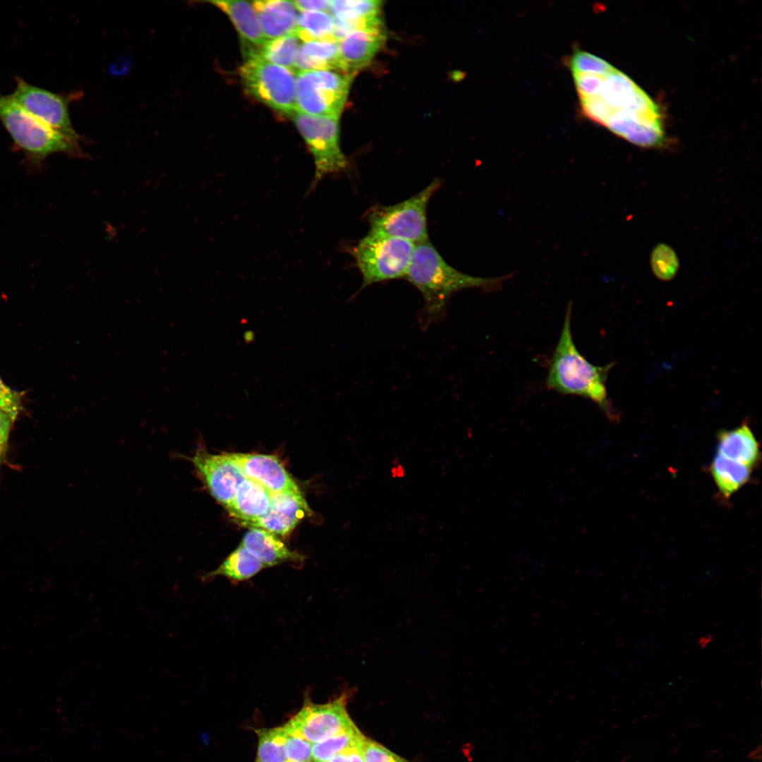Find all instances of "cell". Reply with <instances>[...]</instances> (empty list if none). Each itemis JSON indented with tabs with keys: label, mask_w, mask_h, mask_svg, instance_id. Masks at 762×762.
<instances>
[{
	"label": "cell",
	"mask_w": 762,
	"mask_h": 762,
	"mask_svg": "<svg viewBox=\"0 0 762 762\" xmlns=\"http://www.w3.org/2000/svg\"><path fill=\"white\" fill-rule=\"evenodd\" d=\"M513 276L510 273L485 278L464 273L449 265L428 239L415 246L405 278L423 297L420 322L425 328L445 316L448 302L454 294L468 289L497 291Z\"/></svg>",
	"instance_id": "obj_1"
},
{
	"label": "cell",
	"mask_w": 762,
	"mask_h": 762,
	"mask_svg": "<svg viewBox=\"0 0 762 762\" xmlns=\"http://www.w3.org/2000/svg\"><path fill=\"white\" fill-rule=\"evenodd\" d=\"M572 301L568 304L561 334L549 363L546 386L564 395H575L596 404L610 418L617 413L608 398L606 381L615 363L600 366L591 363L574 344L571 327Z\"/></svg>",
	"instance_id": "obj_2"
},
{
	"label": "cell",
	"mask_w": 762,
	"mask_h": 762,
	"mask_svg": "<svg viewBox=\"0 0 762 762\" xmlns=\"http://www.w3.org/2000/svg\"><path fill=\"white\" fill-rule=\"evenodd\" d=\"M0 120L30 164L40 165L51 155L80 152L78 140L54 131L29 114L10 95L0 94Z\"/></svg>",
	"instance_id": "obj_3"
},
{
	"label": "cell",
	"mask_w": 762,
	"mask_h": 762,
	"mask_svg": "<svg viewBox=\"0 0 762 762\" xmlns=\"http://www.w3.org/2000/svg\"><path fill=\"white\" fill-rule=\"evenodd\" d=\"M415 246L403 238L368 233L351 248L362 276L361 288L406 277Z\"/></svg>",
	"instance_id": "obj_4"
},
{
	"label": "cell",
	"mask_w": 762,
	"mask_h": 762,
	"mask_svg": "<svg viewBox=\"0 0 762 762\" xmlns=\"http://www.w3.org/2000/svg\"><path fill=\"white\" fill-rule=\"evenodd\" d=\"M440 186L435 179L412 197L394 205H377L367 211L368 233L407 240L415 245L428 240L427 209Z\"/></svg>",
	"instance_id": "obj_5"
},
{
	"label": "cell",
	"mask_w": 762,
	"mask_h": 762,
	"mask_svg": "<svg viewBox=\"0 0 762 762\" xmlns=\"http://www.w3.org/2000/svg\"><path fill=\"white\" fill-rule=\"evenodd\" d=\"M240 76L248 93L274 110L292 116L296 111V73L258 55L244 58Z\"/></svg>",
	"instance_id": "obj_6"
},
{
	"label": "cell",
	"mask_w": 762,
	"mask_h": 762,
	"mask_svg": "<svg viewBox=\"0 0 762 762\" xmlns=\"http://www.w3.org/2000/svg\"><path fill=\"white\" fill-rule=\"evenodd\" d=\"M353 75L333 71L296 72V111L339 117Z\"/></svg>",
	"instance_id": "obj_7"
},
{
	"label": "cell",
	"mask_w": 762,
	"mask_h": 762,
	"mask_svg": "<svg viewBox=\"0 0 762 762\" xmlns=\"http://www.w3.org/2000/svg\"><path fill=\"white\" fill-rule=\"evenodd\" d=\"M294 123L304 138L314 159V188L325 176L344 171L349 162L339 145L338 118L315 116L296 111Z\"/></svg>",
	"instance_id": "obj_8"
},
{
	"label": "cell",
	"mask_w": 762,
	"mask_h": 762,
	"mask_svg": "<svg viewBox=\"0 0 762 762\" xmlns=\"http://www.w3.org/2000/svg\"><path fill=\"white\" fill-rule=\"evenodd\" d=\"M346 694L325 704L307 701L284 727L293 734L314 744L356 726L346 709Z\"/></svg>",
	"instance_id": "obj_9"
},
{
	"label": "cell",
	"mask_w": 762,
	"mask_h": 762,
	"mask_svg": "<svg viewBox=\"0 0 762 762\" xmlns=\"http://www.w3.org/2000/svg\"><path fill=\"white\" fill-rule=\"evenodd\" d=\"M13 100L40 121L67 137L78 140L68 111L70 99L16 78Z\"/></svg>",
	"instance_id": "obj_10"
},
{
	"label": "cell",
	"mask_w": 762,
	"mask_h": 762,
	"mask_svg": "<svg viewBox=\"0 0 762 762\" xmlns=\"http://www.w3.org/2000/svg\"><path fill=\"white\" fill-rule=\"evenodd\" d=\"M183 457L192 463L210 494L225 508L246 478L238 465L224 452L212 454L202 445H199L192 456Z\"/></svg>",
	"instance_id": "obj_11"
},
{
	"label": "cell",
	"mask_w": 762,
	"mask_h": 762,
	"mask_svg": "<svg viewBox=\"0 0 762 762\" xmlns=\"http://www.w3.org/2000/svg\"><path fill=\"white\" fill-rule=\"evenodd\" d=\"M224 453L238 465L246 478L256 481L272 494L301 492L296 482L276 456L255 453Z\"/></svg>",
	"instance_id": "obj_12"
},
{
	"label": "cell",
	"mask_w": 762,
	"mask_h": 762,
	"mask_svg": "<svg viewBox=\"0 0 762 762\" xmlns=\"http://www.w3.org/2000/svg\"><path fill=\"white\" fill-rule=\"evenodd\" d=\"M310 513L311 509L301 492L272 494L267 513L241 525L248 528H261L277 536H286Z\"/></svg>",
	"instance_id": "obj_13"
},
{
	"label": "cell",
	"mask_w": 762,
	"mask_h": 762,
	"mask_svg": "<svg viewBox=\"0 0 762 762\" xmlns=\"http://www.w3.org/2000/svg\"><path fill=\"white\" fill-rule=\"evenodd\" d=\"M385 40L383 27L358 30L344 37L339 42L344 73L353 75L355 72L366 67Z\"/></svg>",
	"instance_id": "obj_14"
},
{
	"label": "cell",
	"mask_w": 762,
	"mask_h": 762,
	"mask_svg": "<svg viewBox=\"0 0 762 762\" xmlns=\"http://www.w3.org/2000/svg\"><path fill=\"white\" fill-rule=\"evenodd\" d=\"M210 3L230 18L240 36L244 58L257 54L267 40L253 6L246 1L219 0Z\"/></svg>",
	"instance_id": "obj_15"
},
{
	"label": "cell",
	"mask_w": 762,
	"mask_h": 762,
	"mask_svg": "<svg viewBox=\"0 0 762 762\" xmlns=\"http://www.w3.org/2000/svg\"><path fill=\"white\" fill-rule=\"evenodd\" d=\"M241 545L265 568L286 562H300L303 558L300 554L288 548L278 536L261 528H249Z\"/></svg>",
	"instance_id": "obj_16"
},
{
	"label": "cell",
	"mask_w": 762,
	"mask_h": 762,
	"mask_svg": "<svg viewBox=\"0 0 762 762\" xmlns=\"http://www.w3.org/2000/svg\"><path fill=\"white\" fill-rule=\"evenodd\" d=\"M272 497V494L260 484L246 478L238 485L233 499L225 509L241 525L267 514Z\"/></svg>",
	"instance_id": "obj_17"
},
{
	"label": "cell",
	"mask_w": 762,
	"mask_h": 762,
	"mask_svg": "<svg viewBox=\"0 0 762 762\" xmlns=\"http://www.w3.org/2000/svg\"><path fill=\"white\" fill-rule=\"evenodd\" d=\"M253 6L267 40L294 34L299 14L293 1H255Z\"/></svg>",
	"instance_id": "obj_18"
},
{
	"label": "cell",
	"mask_w": 762,
	"mask_h": 762,
	"mask_svg": "<svg viewBox=\"0 0 762 762\" xmlns=\"http://www.w3.org/2000/svg\"><path fill=\"white\" fill-rule=\"evenodd\" d=\"M717 454L739 462L751 470L759 463V445L747 423L717 436Z\"/></svg>",
	"instance_id": "obj_19"
},
{
	"label": "cell",
	"mask_w": 762,
	"mask_h": 762,
	"mask_svg": "<svg viewBox=\"0 0 762 762\" xmlns=\"http://www.w3.org/2000/svg\"><path fill=\"white\" fill-rule=\"evenodd\" d=\"M294 70L342 71L339 43L329 41L303 42L299 47Z\"/></svg>",
	"instance_id": "obj_20"
},
{
	"label": "cell",
	"mask_w": 762,
	"mask_h": 762,
	"mask_svg": "<svg viewBox=\"0 0 762 762\" xmlns=\"http://www.w3.org/2000/svg\"><path fill=\"white\" fill-rule=\"evenodd\" d=\"M264 568L265 567L260 561L240 545L217 568L202 575L201 579L202 581H207L220 576L232 582L238 583L251 579Z\"/></svg>",
	"instance_id": "obj_21"
},
{
	"label": "cell",
	"mask_w": 762,
	"mask_h": 762,
	"mask_svg": "<svg viewBox=\"0 0 762 762\" xmlns=\"http://www.w3.org/2000/svg\"><path fill=\"white\" fill-rule=\"evenodd\" d=\"M710 471L718 490L726 498L745 485L751 473L749 467L718 454L714 456Z\"/></svg>",
	"instance_id": "obj_22"
},
{
	"label": "cell",
	"mask_w": 762,
	"mask_h": 762,
	"mask_svg": "<svg viewBox=\"0 0 762 762\" xmlns=\"http://www.w3.org/2000/svg\"><path fill=\"white\" fill-rule=\"evenodd\" d=\"M334 25V18L328 12L303 11L298 16L297 27L294 35L303 42L311 41L337 42L333 37Z\"/></svg>",
	"instance_id": "obj_23"
},
{
	"label": "cell",
	"mask_w": 762,
	"mask_h": 762,
	"mask_svg": "<svg viewBox=\"0 0 762 762\" xmlns=\"http://www.w3.org/2000/svg\"><path fill=\"white\" fill-rule=\"evenodd\" d=\"M640 89L630 78L615 68L605 76L598 95L614 109H627Z\"/></svg>",
	"instance_id": "obj_24"
},
{
	"label": "cell",
	"mask_w": 762,
	"mask_h": 762,
	"mask_svg": "<svg viewBox=\"0 0 762 762\" xmlns=\"http://www.w3.org/2000/svg\"><path fill=\"white\" fill-rule=\"evenodd\" d=\"M300 40L294 34L266 40L257 54L263 59L294 71Z\"/></svg>",
	"instance_id": "obj_25"
},
{
	"label": "cell",
	"mask_w": 762,
	"mask_h": 762,
	"mask_svg": "<svg viewBox=\"0 0 762 762\" xmlns=\"http://www.w3.org/2000/svg\"><path fill=\"white\" fill-rule=\"evenodd\" d=\"M365 739L356 726H354L329 738L314 743L312 748V759L314 762H327Z\"/></svg>",
	"instance_id": "obj_26"
},
{
	"label": "cell",
	"mask_w": 762,
	"mask_h": 762,
	"mask_svg": "<svg viewBox=\"0 0 762 762\" xmlns=\"http://www.w3.org/2000/svg\"><path fill=\"white\" fill-rule=\"evenodd\" d=\"M259 737L255 762H286L283 726L255 730Z\"/></svg>",
	"instance_id": "obj_27"
},
{
	"label": "cell",
	"mask_w": 762,
	"mask_h": 762,
	"mask_svg": "<svg viewBox=\"0 0 762 762\" xmlns=\"http://www.w3.org/2000/svg\"><path fill=\"white\" fill-rule=\"evenodd\" d=\"M382 3L378 0L331 1L329 11L334 18L342 21H351L378 16Z\"/></svg>",
	"instance_id": "obj_28"
},
{
	"label": "cell",
	"mask_w": 762,
	"mask_h": 762,
	"mask_svg": "<svg viewBox=\"0 0 762 762\" xmlns=\"http://www.w3.org/2000/svg\"><path fill=\"white\" fill-rule=\"evenodd\" d=\"M650 264L654 275L662 281H670L677 274L679 262L675 250L668 244H657L651 251Z\"/></svg>",
	"instance_id": "obj_29"
},
{
	"label": "cell",
	"mask_w": 762,
	"mask_h": 762,
	"mask_svg": "<svg viewBox=\"0 0 762 762\" xmlns=\"http://www.w3.org/2000/svg\"><path fill=\"white\" fill-rule=\"evenodd\" d=\"M627 141L642 147H665L667 139L661 122H642L627 137Z\"/></svg>",
	"instance_id": "obj_30"
},
{
	"label": "cell",
	"mask_w": 762,
	"mask_h": 762,
	"mask_svg": "<svg viewBox=\"0 0 762 762\" xmlns=\"http://www.w3.org/2000/svg\"><path fill=\"white\" fill-rule=\"evenodd\" d=\"M572 73H590L605 75L615 68L601 58L588 52L577 50L569 60Z\"/></svg>",
	"instance_id": "obj_31"
},
{
	"label": "cell",
	"mask_w": 762,
	"mask_h": 762,
	"mask_svg": "<svg viewBox=\"0 0 762 762\" xmlns=\"http://www.w3.org/2000/svg\"><path fill=\"white\" fill-rule=\"evenodd\" d=\"M284 748L287 761L310 762L312 760L313 744L289 731L284 725Z\"/></svg>",
	"instance_id": "obj_32"
},
{
	"label": "cell",
	"mask_w": 762,
	"mask_h": 762,
	"mask_svg": "<svg viewBox=\"0 0 762 762\" xmlns=\"http://www.w3.org/2000/svg\"><path fill=\"white\" fill-rule=\"evenodd\" d=\"M583 114L595 123L605 126L617 110L610 107L598 95L580 99Z\"/></svg>",
	"instance_id": "obj_33"
},
{
	"label": "cell",
	"mask_w": 762,
	"mask_h": 762,
	"mask_svg": "<svg viewBox=\"0 0 762 762\" xmlns=\"http://www.w3.org/2000/svg\"><path fill=\"white\" fill-rule=\"evenodd\" d=\"M580 99L599 94L605 76L597 74L572 73Z\"/></svg>",
	"instance_id": "obj_34"
},
{
	"label": "cell",
	"mask_w": 762,
	"mask_h": 762,
	"mask_svg": "<svg viewBox=\"0 0 762 762\" xmlns=\"http://www.w3.org/2000/svg\"><path fill=\"white\" fill-rule=\"evenodd\" d=\"M379 743L365 739L363 747V762H406Z\"/></svg>",
	"instance_id": "obj_35"
},
{
	"label": "cell",
	"mask_w": 762,
	"mask_h": 762,
	"mask_svg": "<svg viewBox=\"0 0 762 762\" xmlns=\"http://www.w3.org/2000/svg\"><path fill=\"white\" fill-rule=\"evenodd\" d=\"M21 394L8 387L0 378V409L8 413L13 421L20 413Z\"/></svg>",
	"instance_id": "obj_36"
},
{
	"label": "cell",
	"mask_w": 762,
	"mask_h": 762,
	"mask_svg": "<svg viewBox=\"0 0 762 762\" xmlns=\"http://www.w3.org/2000/svg\"><path fill=\"white\" fill-rule=\"evenodd\" d=\"M13 422L8 413L0 409V470L6 458L8 437Z\"/></svg>",
	"instance_id": "obj_37"
},
{
	"label": "cell",
	"mask_w": 762,
	"mask_h": 762,
	"mask_svg": "<svg viewBox=\"0 0 762 762\" xmlns=\"http://www.w3.org/2000/svg\"><path fill=\"white\" fill-rule=\"evenodd\" d=\"M365 739L348 748L327 762H363V747Z\"/></svg>",
	"instance_id": "obj_38"
},
{
	"label": "cell",
	"mask_w": 762,
	"mask_h": 762,
	"mask_svg": "<svg viewBox=\"0 0 762 762\" xmlns=\"http://www.w3.org/2000/svg\"><path fill=\"white\" fill-rule=\"evenodd\" d=\"M298 11L303 12L308 11H326L330 10L331 1L327 0H310V1H293Z\"/></svg>",
	"instance_id": "obj_39"
},
{
	"label": "cell",
	"mask_w": 762,
	"mask_h": 762,
	"mask_svg": "<svg viewBox=\"0 0 762 762\" xmlns=\"http://www.w3.org/2000/svg\"><path fill=\"white\" fill-rule=\"evenodd\" d=\"M391 473H392V475L393 477H394V478H401V477H403L404 476L405 470H404V467L401 464H399V465L394 466L392 468V469L391 471Z\"/></svg>",
	"instance_id": "obj_40"
},
{
	"label": "cell",
	"mask_w": 762,
	"mask_h": 762,
	"mask_svg": "<svg viewBox=\"0 0 762 762\" xmlns=\"http://www.w3.org/2000/svg\"><path fill=\"white\" fill-rule=\"evenodd\" d=\"M749 757L753 760L760 761L761 758V746H758L756 749L751 751Z\"/></svg>",
	"instance_id": "obj_41"
},
{
	"label": "cell",
	"mask_w": 762,
	"mask_h": 762,
	"mask_svg": "<svg viewBox=\"0 0 762 762\" xmlns=\"http://www.w3.org/2000/svg\"><path fill=\"white\" fill-rule=\"evenodd\" d=\"M255 338L254 332L252 331L246 332L244 334V339L246 343H250L253 341Z\"/></svg>",
	"instance_id": "obj_42"
},
{
	"label": "cell",
	"mask_w": 762,
	"mask_h": 762,
	"mask_svg": "<svg viewBox=\"0 0 762 762\" xmlns=\"http://www.w3.org/2000/svg\"><path fill=\"white\" fill-rule=\"evenodd\" d=\"M286 762H291V761H286Z\"/></svg>",
	"instance_id": "obj_43"
},
{
	"label": "cell",
	"mask_w": 762,
	"mask_h": 762,
	"mask_svg": "<svg viewBox=\"0 0 762 762\" xmlns=\"http://www.w3.org/2000/svg\"><path fill=\"white\" fill-rule=\"evenodd\" d=\"M406 762H408V761H406Z\"/></svg>",
	"instance_id": "obj_44"
}]
</instances>
